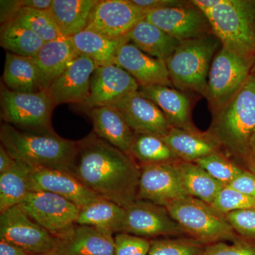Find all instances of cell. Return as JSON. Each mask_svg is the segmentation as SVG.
<instances>
[{
  "label": "cell",
  "instance_id": "6da1fadb",
  "mask_svg": "<svg viewBox=\"0 0 255 255\" xmlns=\"http://www.w3.org/2000/svg\"><path fill=\"white\" fill-rule=\"evenodd\" d=\"M71 174L87 189L122 207L137 200L140 166L94 132L79 140Z\"/></svg>",
  "mask_w": 255,
  "mask_h": 255
},
{
  "label": "cell",
  "instance_id": "7a4b0ae2",
  "mask_svg": "<svg viewBox=\"0 0 255 255\" xmlns=\"http://www.w3.org/2000/svg\"><path fill=\"white\" fill-rule=\"evenodd\" d=\"M0 140L15 160L31 168L72 172L78 141L64 138L54 131H25L5 122L1 124Z\"/></svg>",
  "mask_w": 255,
  "mask_h": 255
},
{
  "label": "cell",
  "instance_id": "3957f363",
  "mask_svg": "<svg viewBox=\"0 0 255 255\" xmlns=\"http://www.w3.org/2000/svg\"><path fill=\"white\" fill-rule=\"evenodd\" d=\"M255 71L238 93L213 115L212 123L207 132L220 150L241 162L255 132Z\"/></svg>",
  "mask_w": 255,
  "mask_h": 255
},
{
  "label": "cell",
  "instance_id": "277c9868",
  "mask_svg": "<svg viewBox=\"0 0 255 255\" xmlns=\"http://www.w3.org/2000/svg\"><path fill=\"white\" fill-rule=\"evenodd\" d=\"M203 12L223 48L255 59L254 0H216L212 7Z\"/></svg>",
  "mask_w": 255,
  "mask_h": 255
},
{
  "label": "cell",
  "instance_id": "5b68a950",
  "mask_svg": "<svg viewBox=\"0 0 255 255\" xmlns=\"http://www.w3.org/2000/svg\"><path fill=\"white\" fill-rule=\"evenodd\" d=\"M222 48L214 33L180 42L166 60L173 87L182 92L205 95L208 78L215 55Z\"/></svg>",
  "mask_w": 255,
  "mask_h": 255
},
{
  "label": "cell",
  "instance_id": "8992f818",
  "mask_svg": "<svg viewBox=\"0 0 255 255\" xmlns=\"http://www.w3.org/2000/svg\"><path fill=\"white\" fill-rule=\"evenodd\" d=\"M166 209L186 234L204 244L239 239L226 216L200 199L187 196Z\"/></svg>",
  "mask_w": 255,
  "mask_h": 255
},
{
  "label": "cell",
  "instance_id": "52a82bcc",
  "mask_svg": "<svg viewBox=\"0 0 255 255\" xmlns=\"http://www.w3.org/2000/svg\"><path fill=\"white\" fill-rule=\"evenodd\" d=\"M255 70V59L246 58L221 48L215 55L208 78L206 97L213 115L241 90Z\"/></svg>",
  "mask_w": 255,
  "mask_h": 255
},
{
  "label": "cell",
  "instance_id": "ba28073f",
  "mask_svg": "<svg viewBox=\"0 0 255 255\" xmlns=\"http://www.w3.org/2000/svg\"><path fill=\"white\" fill-rule=\"evenodd\" d=\"M55 105L47 90L35 92L11 91L1 85V118L25 131L51 132Z\"/></svg>",
  "mask_w": 255,
  "mask_h": 255
},
{
  "label": "cell",
  "instance_id": "9c48e42d",
  "mask_svg": "<svg viewBox=\"0 0 255 255\" xmlns=\"http://www.w3.org/2000/svg\"><path fill=\"white\" fill-rule=\"evenodd\" d=\"M21 206L33 221L55 238L77 224L80 211V208L68 199L41 191H31Z\"/></svg>",
  "mask_w": 255,
  "mask_h": 255
},
{
  "label": "cell",
  "instance_id": "30bf717a",
  "mask_svg": "<svg viewBox=\"0 0 255 255\" xmlns=\"http://www.w3.org/2000/svg\"><path fill=\"white\" fill-rule=\"evenodd\" d=\"M0 241L21 248L28 254L55 251L56 238L30 217L21 205L0 214Z\"/></svg>",
  "mask_w": 255,
  "mask_h": 255
},
{
  "label": "cell",
  "instance_id": "8fae6325",
  "mask_svg": "<svg viewBox=\"0 0 255 255\" xmlns=\"http://www.w3.org/2000/svg\"><path fill=\"white\" fill-rule=\"evenodd\" d=\"M187 196L175 162L140 166L137 200L166 208Z\"/></svg>",
  "mask_w": 255,
  "mask_h": 255
},
{
  "label": "cell",
  "instance_id": "7c38bea8",
  "mask_svg": "<svg viewBox=\"0 0 255 255\" xmlns=\"http://www.w3.org/2000/svg\"><path fill=\"white\" fill-rule=\"evenodd\" d=\"M130 0H98L92 9L86 29L112 39L128 36L147 14Z\"/></svg>",
  "mask_w": 255,
  "mask_h": 255
},
{
  "label": "cell",
  "instance_id": "4fadbf2b",
  "mask_svg": "<svg viewBox=\"0 0 255 255\" xmlns=\"http://www.w3.org/2000/svg\"><path fill=\"white\" fill-rule=\"evenodd\" d=\"M145 19L179 42L212 33L205 14L193 4H185L149 11Z\"/></svg>",
  "mask_w": 255,
  "mask_h": 255
},
{
  "label": "cell",
  "instance_id": "5bb4252c",
  "mask_svg": "<svg viewBox=\"0 0 255 255\" xmlns=\"http://www.w3.org/2000/svg\"><path fill=\"white\" fill-rule=\"evenodd\" d=\"M139 87L136 80L118 65L98 66L92 75L89 95L79 106L88 111L112 106L126 96L138 91Z\"/></svg>",
  "mask_w": 255,
  "mask_h": 255
},
{
  "label": "cell",
  "instance_id": "9a60e30c",
  "mask_svg": "<svg viewBox=\"0 0 255 255\" xmlns=\"http://www.w3.org/2000/svg\"><path fill=\"white\" fill-rule=\"evenodd\" d=\"M126 211L124 233L145 238L186 234L164 206L137 200Z\"/></svg>",
  "mask_w": 255,
  "mask_h": 255
},
{
  "label": "cell",
  "instance_id": "2e32d148",
  "mask_svg": "<svg viewBox=\"0 0 255 255\" xmlns=\"http://www.w3.org/2000/svg\"><path fill=\"white\" fill-rule=\"evenodd\" d=\"M98 65L80 55L47 89L55 107L61 104L81 105L90 92L91 79Z\"/></svg>",
  "mask_w": 255,
  "mask_h": 255
},
{
  "label": "cell",
  "instance_id": "e0dca14e",
  "mask_svg": "<svg viewBox=\"0 0 255 255\" xmlns=\"http://www.w3.org/2000/svg\"><path fill=\"white\" fill-rule=\"evenodd\" d=\"M112 107L122 114L135 133L164 136L172 128L158 107L140 92L126 96Z\"/></svg>",
  "mask_w": 255,
  "mask_h": 255
},
{
  "label": "cell",
  "instance_id": "ac0fdd59",
  "mask_svg": "<svg viewBox=\"0 0 255 255\" xmlns=\"http://www.w3.org/2000/svg\"><path fill=\"white\" fill-rule=\"evenodd\" d=\"M30 188L31 191H46L62 196L80 209L102 198L87 189L73 174L58 169L31 168Z\"/></svg>",
  "mask_w": 255,
  "mask_h": 255
},
{
  "label": "cell",
  "instance_id": "d6986e66",
  "mask_svg": "<svg viewBox=\"0 0 255 255\" xmlns=\"http://www.w3.org/2000/svg\"><path fill=\"white\" fill-rule=\"evenodd\" d=\"M116 65L128 72L139 85L173 87L166 62L146 54L131 42L119 50Z\"/></svg>",
  "mask_w": 255,
  "mask_h": 255
},
{
  "label": "cell",
  "instance_id": "ffe728a7",
  "mask_svg": "<svg viewBox=\"0 0 255 255\" xmlns=\"http://www.w3.org/2000/svg\"><path fill=\"white\" fill-rule=\"evenodd\" d=\"M55 251L61 255H114V237L103 230L76 224L56 238Z\"/></svg>",
  "mask_w": 255,
  "mask_h": 255
},
{
  "label": "cell",
  "instance_id": "44dd1931",
  "mask_svg": "<svg viewBox=\"0 0 255 255\" xmlns=\"http://www.w3.org/2000/svg\"><path fill=\"white\" fill-rule=\"evenodd\" d=\"M138 92L158 107L172 127L198 130L191 120V100L185 92L159 85H140Z\"/></svg>",
  "mask_w": 255,
  "mask_h": 255
},
{
  "label": "cell",
  "instance_id": "7402d4cb",
  "mask_svg": "<svg viewBox=\"0 0 255 255\" xmlns=\"http://www.w3.org/2000/svg\"><path fill=\"white\" fill-rule=\"evenodd\" d=\"M89 113L96 135L129 155L135 132L122 114L112 106L96 107Z\"/></svg>",
  "mask_w": 255,
  "mask_h": 255
},
{
  "label": "cell",
  "instance_id": "603a6c76",
  "mask_svg": "<svg viewBox=\"0 0 255 255\" xmlns=\"http://www.w3.org/2000/svg\"><path fill=\"white\" fill-rule=\"evenodd\" d=\"M79 55L70 38L46 42L34 58L41 72L43 90H47Z\"/></svg>",
  "mask_w": 255,
  "mask_h": 255
},
{
  "label": "cell",
  "instance_id": "cb8c5ba5",
  "mask_svg": "<svg viewBox=\"0 0 255 255\" xmlns=\"http://www.w3.org/2000/svg\"><path fill=\"white\" fill-rule=\"evenodd\" d=\"M162 138L178 158L186 162H194L210 154L221 152L208 132L172 127Z\"/></svg>",
  "mask_w": 255,
  "mask_h": 255
},
{
  "label": "cell",
  "instance_id": "d4e9b609",
  "mask_svg": "<svg viewBox=\"0 0 255 255\" xmlns=\"http://www.w3.org/2000/svg\"><path fill=\"white\" fill-rule=\"evenodd\" d=\"M2 80L4 85L16 92H35L43 90L41 75L34 58L7 52Z\"/></svg>",
  "mask_w": 255,
  "mask_h": 255
},
{
  "label": "cell",
  "instance_id": "484cf974",
  "mask_svg": "<svg viewBox=\"0 0 255 255\" xmlns=\"http://www.w3.org/2000/svg\"><path fill=\"white\" fill-rule=\"evenodd\" d=\"M69 38L79 54L88 57L98 66L116 65L121 47L130 42L128 36L112 39L88 29L83 30Z\"/></svg>",
  "mask_w": 255,
  "mask_h": 255
},
{
  "label": "cell",
  "instance_id": "4316f807",
  "mask_svg": "<svg viewBox=\"0 0 255 255\" xmlns=\"http://www.w3.org/2000/svg\"><path fill=\"white\" fill-rule=\"evenodd\" d=\"M128 36L130 42L146 54L165 62L180 43L145 18L137 23Z\"/></svg>",
  "mask_w": 255,
  "mask_h": 255
},
{
  "label": "cell",
  "instance_id": "83f0119b",
  "mask_svg": "<svg viewBox=\"0 0 255 255\" xmlns=\"http://www.w3.org/2000/svg\"><path fill=\"white\" fill-rule=\"evenodd\" d=\"M126 208L99 198L80 209L77 224L86 225L112 233H124Z\"/></svg>",
  "mask_w": 255,
  "mask_h": 255
},
{
  "label": "cell",
  "instance_id": "f1b7e54d",
  "mask_svg": "<svg viewBox=\"0 0 255 255\" xmlns=\"http://www.w3.org/2000/svg\"><path fill=\"white\" fill-rule=\"evenodd\" d=\"M98 0H53L51 11L64 38L86 29L89 18Z\"/></svg>",
  "mask_w": 255,
  "mask_h": 255
},
{
  "label": "cell",
  "instance_id": "f546056e",
  "mask_svg": "<svg viewBox=\"0 0 255 255\" xmlns=\"http://www.w3.org/2000/svg\"><path fill=\"white\" fill-rule=\"evenodd\" d=\"M183 186L188 195L212 204L221 189L225 187L215 179L201 166L194 162L176 161Z\"/></svg>",
  "mask_w": 255,
  "mask_h": 255
},
{
  "label": "cell",
  "instance_id": "4dcf8cb0",
  "mask_svg": "<svg viewBox=\"0 0 255 255\" xmlns=\"http://www.w3.org/2000/svg\"><path fill=\"white\" fill-rule=\"evenodd\" d=\"M31 167L15 160L12 167L0 174V214L21 205L31 192Z\"/></svg>",
  "mask_w": 255,
  "mask_h": 255
},
{
  "label": "cell",
  "instance_id": "1f68e13d",
  "mask_svg": "<svg viewBox=\"0 0 255 255\" xmlns=\"http://www.w3.org/2000/svg\"><path fill=\"white\" fill-rule=\"evenodd\" d=\"M45 43L16 19L1 24L0 45L9 53L34 58Z\"/></svg>",
  "mask_w": 255,
  "mask_h": 255
},
{
  "label": "cell",
  "instance_id": "d6a6232c",
  "mask_svg": "<svg viewBox=\"0 0 255 255\" xmlns=\"http://www.w3.org/2000/svg\"><path fill=\"white\" fill-rule=\"evenodd\" d=\"M129 155L139 166L174 162L179 160L162 136L151 133H135Z\"/></svg>",
  "mask_w": 255,
  "mask_h": 255
},
{
  "label": "cell",
  "instance_id": "836d02e7",
  "mask_svg": "<svg viewBox=\"0 0 255 255\" xmlns=\"http://www.w3.org/2000/svg\"><path fill=\"white\" fill-rule=\"evenodd\" d=\"M44 42L63 38L51 11L23 8L14 18Z\"/></svg>",
  "mask_w": 255,
  "mask_h": 255
},
{
  "label": "cell",
  "instance_id": "e575fe53",
  "mask_svg": "<svg viewBox=\"0 0 255 255\" xmlns=\"http://www.w3.org/2000/svg\"><path fill=\"white\" fill-rule=\"evenodd\" d=\"M194 162L205 169L211 177L224 186L229 184L246 169L233 162L228 156L221 152L210 154Z\"/></svg>",
  "mask_w": 255,
  "mask_h": 255
},
{
  "label": "cell",
  "instance_id": "d590c367",
  "mask_svg": "<svg viewBox=\"0 0 255 255\" xmlns=\"http://www.w3.org/2000/svg\"><path fill=\"white\" fill-rule=\"evenodd\" d=\"M204 243L193 239H163L151 242L147 255H201Z\"/></svg>",
  "mask_w": 255,
  "mask_h": 255
},
{
  "label": "cell",
  "instance_id": "8d00e7d4",
  "mask_svg": "<svg viewBox=\"0 0 255 255\" xmlns=\"http://www.w3.org/2000/svg\"><path fill=\"white\" fill-rule=\"evenodd\" d=\"M211 206L219 212L226 215L240 210L255 209V198L225 186Z\"/></svg>",
  "mask_w": 255,
  "mask_h": 255
},
{
  "label": "cell",
  "instance_id": "74e56055",
  "mask_svg": "<svg viewBox=\"0 0 255 255\" xmlns=\"http://www.w3.org/2000/svg\"><path fill=\"white\" fill-rule=\"evenodd\" d=\"M151 242L145 238L127 233L114 236V255H147Z\"/></svg>",
  "mask_w": 255,
  "mask_h": 255
},
{
  "label": "cell",
  "instance_id": "f35d334b",
  "mask_svg": "<svg viewBox=\"0 0 255 255\" xmlns=\"http://www.w3.org/2000/svg\"><path fill=\"white\" fill-rule=\"evenodd\" d=\"M225 216L235 232L247 239L255 240V209L232 211Z\"/></svg>",
  "mask_w": 255,
  "mask_h": 255
},
{
  "label": "cell",
  "instance_id": "ab89813d",
  "mask_svg": "<svg viewBox=\"0 0 255 255\" xmlns=\"http://www.w3.org/2000/svg\"><path fill=\"white\" fill-rule=\"evenodd\" d=\"M201 255H255V243L240 239L231 244L218 242L206 247Z\"/></svg>",
  "mask_w": 255,
  "mask_h": 255
},
{
  "label": "cell",
  "instance_id": "60d3db41",
  "mask_svg": "<svg viewBox=\"0 0 255 255\" xmlns=\"http://www.w3.org/2000/svg\"><path fill=\"white\" fill-rule=\"evenodd\" d=\"M226 187L232 188L242 194L255 198V175L245 169L243 173Z\"/></svg>",
  "mask_w": 255,
  "mask_h": 255
},
{
  "label": "cell",
  "instance_id": "b9f144b4",
  "mask_svg": "<svg viewBox=\"0 0 255 255\" xmlns=\"http://www.w3.org/2000/svg\"><path fill=\"white\" fill-rule=\"evenodd\" d=\"M130 1L132 4L147 12L154 11V10L179 6L187 2L185 1H179V0H130Z\"/></svg>",
  "mask_w": 255,
  "mask_h": 255
},
{
  "label": "cell",
  "instance_id": "7bdbcfd3",
  "mask_svg": "<svg viewBox=\"0 0 255 255\" xmlns=\"http://www.w3.org/2000/svg\"><path fill=\"white\" fill-rule=\"evenodd\" d=\"M1 5V24L11 21L16 17L23 9L21 0L20 1H0Z\"/></svg>",
  "mask_w": 255,
  "mask_h": 255
},
{
  "label": "cell",
  "instance_id": "ee69618b",
  "mask_svg": "<svg viewBox=\"0 0 255 255\" xmlns=\"http://www.w3.org/2000/svg\"><path fill=\"white\" fill-rule=\"evenodd\" d=\"M243 162L248 168L247 170L250 171L255 175V132L250 140L246 155Z\"/></svg>",
  "mask_w": 255,
  "mask_h": 255
},
{
  "label": "cell",
  "instance_id": "f6af8a7d",
  "mask_svg": "<svg viewBox=\"0 0 255 255\" xmlns=\"http://www.w3.org/2000/svg\"><path fill=\"white\" fill-rule=\"evenodd\" d=\"M53 0H21L23 8L26 9L50 11Z\"/></svg>",
  "mask_w": 255,
  "mask_h": 255
},
{
  "label": "cell",
  "instance_id": "bcb514c9",
  "mask_svg": "<svg viewBox=\"0 0 255 255\" xmlns=\"http://www.w3.org/2000/svg\"><path fill=\"white\" fill-rule=\"evenodd\" d=\"M14 163L15 159L10 155L4 146L0 145V174L9 170Z\"/></svg>",
  "mask_w": 255,
  "mask_h": 255
},
{
  "label": "cell",
  "instance_id": "7dc6e473",
  "mask_svg": "<svg viewBox=\"0 0 255 255\" xmlns=\"http://www.w3.org/2000/svg\"><path fill=\"white\" fill-rule=\"evenodd\" d=\"M0 255H30L21 248L7 243L0 241Z\"/></svg>",
  "mask_w": 255,
  "mask_h": 255
},
{
  "label": "cell",
  "instance_id": "c3c4849f",
  "mask_svg": "<svg viewBox=\"0 0 255 255\" xmlns=\"http://www.w3.org/2000/svg\"><path fill=\"white\" fill-rule=\"evenodd\" d=\"M60 255L59 253H58V252H56L55 251H50V252H47V253H40V254H33V255Z\"/></svg>",
  "mask_w": 255,
  "mask_h": 255
}]
</instances>
